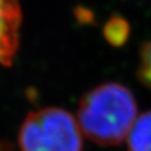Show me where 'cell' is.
<instances>
[{
  "mask_svg": "<svg viewBox=\"0 0 151 151\" xmlns=\"http://www.w3.org/2000/svg\"><path fill=\"white\" fill-rule=\"evenodd\" d=\"M137 102L123 85L102 83L81 99L78 124L82 134L101 146H116L124 142L137 119Z\"/></svg>",
  "mask_w": 151,
  "mask_h": 151,
  "instance_id": "1",
  "label": "cell"
},
{
  "mask_svg": "<svg viewBox=\"0 0 151 151\" xmlns=\"http://www.w3.org/2000/svg\"><path fill=\"white\" fill-rule=\"evenodd\" d=\"M20 151H82V132L65 109L47 107L29 113L18 133Z\"/></svg>",
  "mask_w": 151,
  "mask_h": 151,
  "instance_id": "2",
  "label": "cell"
},
{
  "mask_svg": "<svg viewBox=\"0 0 151 151\" xmlns=\"http://www.w3.org/2000/svg\"><path fill=\"white\" fill-rule=\"evenodd\" d=\"M22 12L17 0H0V63L10 65L18 49Z\"/></svg>",
  "mask_w": 151,
  "mask_h": 151,
  "instance_id": "3",
  "label": "cell"
},
{
  "mask_svg": "<svg viewBox=\"0 0 151 151\" xmlns=\"http://www.w3.org/2000/svg\"><path fill=\"white\" fill-rule=\"evenodd\" d=\"M126 143L127 151H151V111L137 117Z\"/></svg>",
  "mask_w": 151,
  "mask_h": 151,
  "instance_id": "4",
  "label": "cell"
},
{
  "mask_svg": "<svg viewBox=\"0 0 151 151\" xmlns=\"http://www.w3.org/2000/svg\"><path fill=\"white\" fill-rule=\"evenodd\" d=\"M130 26L122 17H112L104 27L106 40L113 45H122L127 40Z\"/></svg>",
  "mask_w": 151,
  "mask_h": 151,
  "instance_id": "5",
  "label": "cell"
},
{
  "mask_svg": "<svg viewBox=\"0 0 151 151\" xmlns=\"http://www.w3.org/2000/svg\"><path fill=\"white\" fill-rule=\"evenodd\" d=\"M138 76L140 81L151 89V41L142 48Z\"/></svg>",
  "mask_w": 151,
  "mask_h": 151,
  "instance_id": "6",
  "label": "cell"
}]
</instances>
